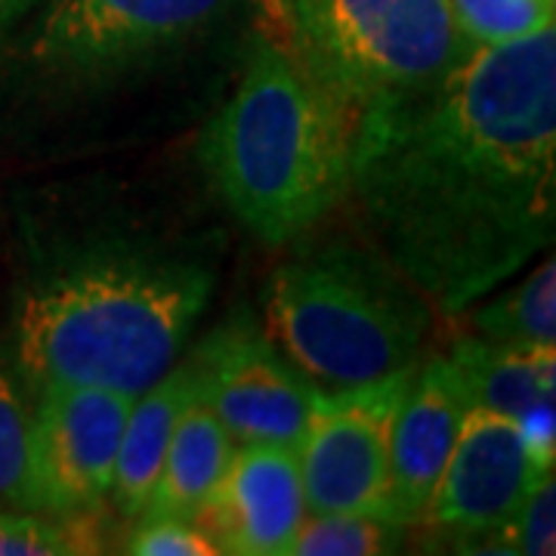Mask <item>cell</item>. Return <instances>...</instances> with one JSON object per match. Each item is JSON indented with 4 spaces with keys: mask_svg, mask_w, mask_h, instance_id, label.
Returning a JSON list of instances; mask_svg holds the SVG:
<instances>
[{
    "mask_svg": "<svg viewBox=\"0 0 556 556\" xmlns=\"http://www.w3.org/2000/svg\"><path fill=\"white\" fill-rule=\"evenodd\" d=\"M346 199L437 313L517 276L556 232V25L365 105Z\"/></svg>",
    "mask_w": 556,
    "mask_h": 556,
    "instance_id": "cell-1",
    "label": "cell"
},
{
    "mask_svg": "<svg viewBox=\"0 0 556 556\" xmlns=\"http://www.w3.org/2000/svg\"><path fill=\"white\" fill-rule=\"evenodd\" d=\"M353 130L350 109L260 38L232 97L201 130V170L254 239L281 248L346 201Z\"/></svg>",
    "mask_w": 556,
    "mask_h": 556,
    "instance_id": "cell-2",
    "label": "cell"
},
{
    "mask_svg": "<svg viewBox=\"0 0 556 556\" xmlns=\"http://www.w3.org/2000/svg\"><path fill=\"white\" fill-rule=\"evenodd\" d=\"M211 276L177 260L93 257L38 281L16 309V362L35 390L139 396L174 365L207 309Z\"/></svg>",
    "mask_w": 556,
    "mask_h": 556,
    "instance_id": "cell-3",
    "label": "cell"
},
{
    "mask_svg": "<svg viewBox=\"0 0 556 556\" xmlns=\"http://www.w3.org/2000/svg\"><path fill=\"white\" fill-rule=\"evenodd\" d=\"M263 316V331L318 390H350L412 371L437 306L375 244L325 241L273 269Z\"/></svg>",
    "mask_w": 556,
    "mask_h": 556,
    "instance_id": "cell-4",
    "label": "cell"
},
{
    "mask_svg": "<svg viewBox=\"0 0 556 556\" xmlns=\"http://www.w3.org/2000/svg\"><path fill=\"white\" fill-rule=\"evenodd\" d=\"M473 50L452 0H294L291 56L353 115L442 78Z\"/></svg>",
    "mask_w": 556,
    "mask_h": 556,
    "instance_id": "cell-5",
    "label": "cell"
},
{
    "mask_svg": "<svg viewBox=\"0 0 556 556\" xmlns=\"http://www.w3.org/2000/svg\"><path fill=\"white\" fill-rule=\"evenodd\" d=\"M412 371L350 390H321L298 445L309 514H375L393 519L390 439Z\"/></svg>",
    "mask_w": 556,
    "mask_h": 556,
    "instance_id": "cell-6",
    "label": "cell"
},
{
    "mask_svg": "<svg viewBox=\"0 0 556 556\" xmlns=\"http://www.w3.org/2000/svg\"><path fill=\"white\" fill-rule=\"evenodd\" d=\"M229 0H50L31 60L68 84H102L214 22Z\"/></svg>",
    "mask_w": 556,
    "mask_h": 556,
    "instance_id": "cell-7",
    "label": "cell"
},
{
    "mask_svg": "<svg viewBox=\"0 0 556 556\" xmlns=\"http://www.w3.org/2000/svg\"><path fill=\"white\" fill-rule=\"evenodd\" d=\"M201 399L236 445L298 448L316 408L313 380L251 318H232L192 353Z\"/></svg>",
    "mask_w": 556,
    "mask_h": 556,
    "instance_id": "cell-8",
    "label": "cell"
},
{
    "mask_svg": "<svg viewBox=\"0 0 556 556\" xmlns=\"http://www.w3.org/2000/svg\"><path fill=\"white\" fill-rule=\"evenodd\" d=\"M134 399L105 387L38 390L31 415V464L40 514L68 517L109 497Z\"/></svg>",
    "mask_w": 556,
    "mask_h": 556,
    "instance_id": "cell-9",
    "label": "cell"
},
{
    "mask_svg": "<svg viewBox=\"0 0 556 556\" xmlns=\"http://www.w3.org/2000/svg\"><path fill=\"white\" fill-rule=\"evenodd\" d=\"M544 473L554 470H538L514 417L470 405L420 522L439 535L455 538L457 544H477L501 532L532 482Z\"/></svg>",
    "mask_w": 556,
    "mask_h": 556,
    "instance_id": "cell-10",
    "label": "cell"
},
{
    "mask_svg": "<svg viewBox=\"0 0 556 556\" xmlns=\"http://www.w3.org/2000/svg\"><path fill=\"white\" fill-rule=\"evenodd\" d=\"M306 514L298 448L236 445L195 522L217 541L219 554L288 556Z\"/></svg>",
    "mask_w": 556,
    "mask_h": 556,
    "instance_id": "cell-11",
    "label": "cell"
},
{
    "mask_svg": "<svg viewBox=\"0 0 556 556\" xmlns=\"http://www.w3.org/2000/svg\"><path fill=\"white\" fill-rule=\"evenodd\" d=\"M467 408L448 358L417 362L390 439V517L405 529L427 514Z\"/></svg>",
    "mask_w": 556,
    "mask_h": 556,
    "instance_id": "cell-12",
    "label": "cell"
},
{
    "mask_svg": "<svg viewBox=\"0 0 556 556\" xmlns=\"http://www.w3.org/2000/svg\"><path fill=\"white\" fill-rule=\"evenodd\" d=\"M445 358L467 405L514 417L517 424L554 415L556 350H519L467 334L452 343Z\"/></svg>",
    "mask_w": 556,
    "mask_h": 556,
    "instance_id": "cell-13",
    "label": "cell"
},
{
    "mask_svg": "<svg viewBox=\"0 0 556 556\" xmlns=\"http://www.w3.org/2000/svg\"><path fill=\"white\" fill-rule=\"evenodd\" d=\"M195 399H201V380L192 356L177 362L159 383H152L146 393L134 399L109 492L124 517H142L179 417Z\"/></svg>",
    "mask_w": 556,
    "mask_h": 556,
    "instance_id": "cell-14",
    "label": "cell"
},
{
    "mask_svg": "<svg viewBox=\"0 0 556 556\" xmlns=\"http://www.w3.org/2000/svg\"><path fill=\"white\" fill-rule=\"evenodd\" d=\"M232 452L236 439L229 437L211 405L195 399L179 417L142 517H199L223 470L229 467Z\"/></svg>",
    "mask_w": 556,
    "mask_h": 556,
    "instance_id": "cell-15",
    "label": "cell"
},
{
    "mask_svg": "<svg viewBox=\"0 0 556 556\" xmlns=\"http://www.w3.org/2000/svg\"><path fill=\"white\" fill-rule=\"evenodd\" d=\"M473 334L519 350H556V263L547 257L532 276L473 309Z\"/></svg>",
    "mask_w": 556,
    "mask_h": 556,
    "instance_id": "cell-16",
    "label": "cell"
},
{
    "mask_svg": "<svg viewBox=\"0 0 556 556\" xmlns=\"http://www.w3.org/2000/svg\"><path fill=\"white\" fill-rule=\"evenodd\" d=\"M405 526L375 514H306L288 556H378L396 554Z\"/></svg>",
    "mask_w": 556,
    "mask_h": 556,
    "instance_id": "cell-17",
    "label": "cell"
},
{
    "mask_svg": "<svg viewBox=\"0 0 556 556\" xmlns=\"http://www.w3.org/2000/svg\"><path fill=\"white\" fill-rule=\"evenodd\" d=\"M0 504L40 514L31 464V412L13 375L0 365Z\"/></svg>",
    "mask_w": 556,
    "mask_h": 556,
    "instance_id": "cell-18",
    "label": "cell"
},
{
    "mask_svg": "<svg viewBox=\"0 0 556 556\" xmlns=\"http://www.w3.org/2000/svg\"><path fill=\"white\" fill-rule=\"evenodd\" d=\"M452 10L473 47H495L554 25L556 0H452Z\"/></svg>",
    "mask_w": 556,
    "mask_h": 556,
    "instance_id": "cell-19",
    "label": "cell"
},
{
    "mask_svg": "<svg viewBox=\"0 0 556 556\" xmlns=\"http://www.w3.org/2000/svg\"><path fill=\"white\" fill-rule=\"evenodd\" d=\"M556 532V489L554 473H544L532 482V489L519 501L510 519L501 526L497 538L510 547V554L551 556Z\"/></svg>",
    "mask_w": 556,
    "mask_h": 556,
    "instance_id": "cell-20",
    "label": "cell"
},
{
    "mask_svg": "<svg viewBox=\"0 0 556 556\" xmlns=\"http://www.w3.org/2000/svg\"><path fill=\"white\" fill-rule=\"evenodd\" d=\"M87 554L84 538L35 510H0V556Z\"/></svg>",
    "mask_w": 556,
    "mask_h": 556,
    "instance_id": "cell-21",
    "label": "cell"
},
{
    "mask_svg": "<svg viewBox=\"0 0 556 556\" xmlns=\"http://www.w3.org/2000/svg\"><path fill=\"white\" fill-rule=\"evenodd\" d=\"M127 554L137 556H217L214 538L195 519L139 517L137 532L127 541Z\"/></svg>",
    "mask_w": 556,
    "mask_h": 556,
    "instance_id": "cell-22",
    "label": "cell"
},
{
    "mask_svg": "<svg viewBox=\"0 0 556 556\" xmlns=\"http://www.w3.org/2000/svg\"><path fill=\"white\" fill-rule=\"evenodd\" d=\"M260 22V35L291 53L294 47V0H251Z\"/></svg>",
    "mask_w": 556,
    "mask_h": 556,
    "instance_id": "cell-23",
    "label": "cell"
},
{
    "mask_svg": "<svg viewBox=\"0 0 556 556\" xmlns=\"http://www.w3.org/2000/svg\"><path fill=\"white\" fill-rule=\"evenodd\" d=\"M35 0H0V22L13 20L16 13H22V10H28Z\"/></svg>",
    "mask_w": 556,
    "mask_h": 556,
    "instance_id": "cell-24",
    "label": "cell"
}]
</instances>
